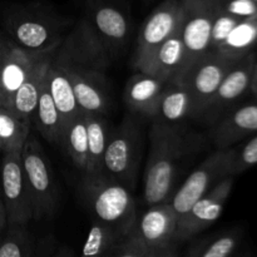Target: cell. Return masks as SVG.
<instances>
[{"instance_id": "18", "label": "cell", "mask_w": 257, "mask_h": 257, "mask_svg": "<svg viewBox=\"0 0 257 257\" xmlns=\"http://www.w3.org/2000/svg\"><path fill=\"white\" fill-rule=\"evenodd\" d=\"M168 83L162 78L138 70L125 85L124 100L128 108L148 118H156L161 98Z\"/></svg>"}, {"instance_id": "1", "label": "cell", "mask_w": 257, "mask_h": 257, "mask_svg": "<svg viewBox=\"0 0 257 257\" xmlns=\"http://www.w3.org/2000/svg\"><path fill=\"white\" fill-rule=\"evenodd\" d=\"M188 150L190 141L180 125L155 118L143 186V198L148 206L168 200L178 162Z\"/></svg>"}, {"instance_id": "28", "label": "cell", "mask_w": 257, "mask_h": 257, "mask_svg": "<svg viewBox=\"0 0 257 257\" xmlns=\"http://www.w3.org/2000/svg\"><path fill=\"white\" fill-rule=\"evenodd\" d=\"M32 125L25 123L8 108L0 105V147L2 152L19 151L27 141Z\"/></svg>"}, {"instance_id": "2", "label": "cell", "mask_w": 257, "mask_h": 257, "mask_svg": "<svg viewBox=\"0 0 257 257\" xmlns=\"http://www.w3.org/2000/svg\"><path fill=\"white\" fill-rule=\"evenodd\" d=\"M83 196L95 221L127 235L137 222L133 196L127 186L104 175H84Z\"/></svg>"}, {"instance_id": "4", "label": "cell", "mask_w": 257, "mask_h": 257, "mask_svg": "<svg viewBox=\"0 0 257 257\" xmlns=\"http://www.w3.org/2000/svg\"><path fill=\"white\" fill-rule=\"evenodd\" d=\"M22 162L32 196L33 220L52 218L59 201L58 186L44 150L30 133L22 148Z\"/></svg>"}, {"instance_id": "8", "label": "cell", "mask_w": 257, "mask_h": 257, "mask_svg": "<svg viewBox=\"0 0 257 257\" xmlns=\"http://www.w3.org/2000/svg\"><path fill=\"white\" fill-rule=\"evenodd\" d=\"M232 157L233 147L216 150L188 176L170 202L178 220L183 217L193 203L208 192L216 183L227 176H232Z\"/></svg>"}, {"instance_id": "12", "label": "cell", "mask_w": 257, "mask_h": 257, "mask_svg": "<svg viewBox=\"0 0 257 257\" xmlns=\"http://www.w3.org/2000/svg\"><path fill=\"white\" fill-rule=\"evenodd\" d=\"M182 22L181 0H165L146 19L138 35L133 67L141 70Z\"/></svg>"}, {"instance_id": "23", "label": "cell", "mask_w": 257, "mask_h": 257, "mask_svg": "<svg viewBox=\"0 0 257 257\" xmlns=\"http://www.w3.org/2000/svg\"><path fill=\"white\" fill-rule=\"evenodd\" d=\"M84 118L88 132L87 168L84 175H102L103 158L110 136L109 128L105 122L104 114L84 112Z\"/></svg>"}, {"instance_id": "19", "label": "cell", "mask_w": 257, "mask_h": 257, "mask_svg": "<svg viewBox=\"0 0 257 257\" xmlns=\"http://www.w3.org/2000/svg\"><path fill=\"white\" fill-rule=\"evenodd\" d=\"M185 60V45L182 39V22L180 27L160 45L140 72L176 82L182 70Z\"/></svg>"}, {"instance_id": "11", "label": "cell", "mask_w": 257, "mask_h": 257, "mask_svg": "<svg viewBox=\"0 0 257 257\" xmlns=\"http://www.w3.org/2000/svg\"><path fill=\"white\" fill-rule=\"evenodd\" d=\"M177 215L167 201L148 206V210L137 218L136 230L146 245L150 257L177 255L178 243L175 240Z\"/></svg>"}, {"instance_id": "17", "label": "cell", "mask_w": 257, "mask_h": 257, "mask_svg": "<svg viewBox=\"0 0 257 257\" xmlns=\"http://www.w3.org/2000/svg\"><path fill=\"white\" fill-rule=\"evenodd\" d=\"M257 133V102L247 103L226 113L212 131L217 150L233 147Z\"/></svg>"}, {"instance_id": "31", "label": "cell", "mask_w": 257, "mask_h": 257, "mask_svg": "<svg viewBox=\"0 0 257 257\" xmlns=\"http://www.w3.org/2000/svg\"><path fill=\"white\" fill-rule=\"evenodd\" d=\"M237 233L225 232L196 240L186 255L190 257H228L233 255L238 246Z\"/></svg>"}, {"instance_id": "22", "label": "cell", "mask_w": 257, "mask_h": 257, "mask_svg": "<svg viewBox=\"0 0 257 257\" xmlns=\"http://www.w3.org/2000/svg\"><path fill=\"white\" fill-rule=\"evenodd\" d=\"M45 83L54 100L55 107L62 117L63 125L82 112L69 77L65 70L53 60V57L45 73Z\"/></svg>"}, {"instance_id": "35", "label": "cell", "mask_w": 257, "mask_h": 257, "mask_svg": "<svg viewBox=\"0 0 257 257\" xmlns=\"http://www.w3.org/2000/svg\"><path fill=\"white\" fill-rule=\"evenodd\" d=\"M5 45H7V40H4L2 37H0V62H2V59H3V54H4Z\"/></svg>"}, {"instance_id": "36", "label": "cell", "mask_w": 257, "mask_h": 257, "mask_svg": "<svg viewBox=\"0 0 257 257\" xmlns=\"http://www.w3.org/2000/svg\"><path fill=\"white\" fill-rule=\"evenodd\" d=\"M252 2H253V3H255V4L257 5V0H252Z\"/></svg>"}, {"instance_id": "34", "label": "cell", "mask_w": 257, "mask_h": 257, "mask_svg": "<svg viewBox=\"0 0 257 257\" xmlns=\"http://www.w3.org/2000/svg\"><path fill=\"white\" fill-rule=\"evenodd\" d=\"M251 92L257 97V60L255 63V68H253L252 80H251Z\"/></svg>"}, {"instance_id": "32", "label": "cell", "mask_w": 257, "mask_h": 257, "mask_svg": "<svg viewBox=\"0 0 257 257\" xmlns=\"http://www.w3.org/2000/svg\"><path fill=\"white\" fill-rule=\"evenodd\" d=\"M257 165V133L251 136L245 145L241 147H233L232 166L231 173L232 176H237Z\"/></svg>"}, {"instance_id": "24", "label": "cell", "mask_w": 257, "mask_h": 257, "mask_svg": "<svg viewBox=\"0 0 257 257\" xmlns=\"http://www.w3.org/2000/svg\"><path fill=\"white\" fill-rule=\"evenodd\" d=\"M193 115V97L190 88L183 82H170L163 92L158 108V119L178 124L181 120Z\"/></svg>"}, {"instance_id": "21", "label": "cell", "mask_w": 257, "mask_h": 257, "mask_svg": "<svg viewBox=\"0 0 257 257\" xmlns=\"http://www.w3.org/2000/svg\"><path fill=\"white\" fill-rule=\"evenodd\" d=\"M64 70L72 82L75 98H77L80 109L87 113L104 114L109 107L107 79L104 77H98V75L84 74V73L67 69Z\"/></svg>"}, {"instance_id": "37", "label": "cell", "mask_w": 257, "mask_h": 257, "mask_svg": "<svg viewBox=\"0 0 257 257\" xmlns=\"http://www.w3.org/2000/svg\"><path fill=\"white\" fill-rule=\"evenodd\" d=\"M0 152H2V147H0Z\"/></svg>"}, {"instance_id": "20", "label": "cell", "mask_w": 257, "mask_h": 257, "mask_svg": "<svg viewBox=\"0 0 257 257\" xmlns=\"http://www.w3.org/2000/svg\"><path fill=\"white\" fill-rule=\"evenodd\" d=\"M54 52L45 54L42 59L35 64L30 74L24 80L19 89L15 92L12 102L8 109L12 110L17 117L24 120L25 123L32 125L33 117H34L35 109H37L38 99H39L40 89H42L43 82L45 78V72L52 60Z\"/></svg>"}, {"instance_id": "33", "label": "cell", "mask_w": 257, "mask_h": 257, "mask_svg": "<svg viewBox=\"0 0 257 257\" xmlns=\"http://www.w3.org/2000/svg\"><path fill=\"white\" fill-rule=\"evenodd\" d=\"M8 220H7V211H5L4 201H3L2 196V188H0V233L4 231V228L7 227Z\"/></svg>"}, {"instance_id": "14", "label": "cell", "mask_w": 257, "mask_h": 257, "mask_svg": "<svg viewBox=\"0 0 257 257\" xmlns=\"http://www.w3.org/2000/svg\"><path fill=\"white\" fill-rule=\"evenodd\" d=\"M87 20L110 54H115L123 48L130 24L127 15L119 7L105 0H94L89 8Z\"/></svg>"}, {"instance_id": "15", "label": "cell", "mask_w": 257, "mask_h": 257, "mask_svg": "<svg viewBox=\"0 0 257 257\" xmlns=\"http://www.w3.org/2000/svg\"><path fill=\"white\" fill-rule=\"evenodd\" d=\"M49 53L34 54L22 49L10 40L5 45L0 62V105L9 108L15 92L24 83L38 62Z\"/></svg>"}, {"instance_id": "29", "label": "cell", "mask_w": 257, "mask_h": 257, "mask_svg": "<svg viewBox=\"0 0 257 257\" xmlns=\"http://www.w3.org/2000/svg\"><path fill=\"white\" fill-rule=\"evenodd\" d=\"M34 248L32 233L23 223H8L0 233V257H30Z\"/></svg>"}, {"instance_id": "25", "label": "cell", "mask_w": 257, "mask_h": 257, "mask_svg": "<svg viewBox=\"0 0 257 257\" xmlns=\"http://www.w3.org/2000/svg\"><path fill=\"white\" fill-rule=\"evenodd\" d=\"M256 44L257 13L237 23L215 52L233 60H240L248 53L253 52Z\"/></svg>"}, {"instance_id": "5", "label": "cell", "mask_w": 257, "mask_h": 257, "mask_svg": "<svg viewBox=\"0 0 257 257\" xmlns=\"http://www.w3.org/2000/svg\"><path fill=\"white\" fill-rule=\"evenodd\" d=\"M54 17L30 8H14L5 17L12 42L34 54L53 53L62 42L60 27Z\"/></svg>"}, {"instance_id": "16", "label": "cell", "mask_w": 257, "mask_h": 257, "mask_svg": "<svg viewBox=\"0 0 257 257\" xmlns=\"http://www.w3.org/2000/svg\"><path fill=\"white\" fill-rule=\"evenodd\" d=\"M256 60L255 53L251 52L230 68L223 77L217 92L213 95L212 102L205 114L217 118V115L226 112L247 90H251V80Z\"/></svg>"}, {"instance_id": "13", "label": "cell", "mask_w": 257, "mask_h": 257, "mask_svg": "<svg viewBox=\"0 0 257 257\" xmlns=\"http://www.w3.org/2000/svg\"><path fill=\"white\" fill-rule=\"evenodd\" d=\"M235 176H227L216 183L208 192L198 198L192 207L177 222L175 240L185 242L210 227L220 218L233 187Z\"/></svg>"}, {"instance_id": "30", "label": "cell", "mask_w": 257, "mask_h": 257, "mask_svg": "<svg viewBox=\"0 0 257 257\" xmlns=\"http://www.w3.org/2000/svg\"><path fill=\"white\" fill-rule=\"evenodd\" d=\"M123 237L124 235L117 228L93 220L82 253L84 256H110L114 246Z\"/></svg>"}, {"instance_id": "3", "label": "cell", "mask_w": 257, "mask_h": 257, "mask_svg": "<svg viewBox=\"0 0 257 257\" xmlns=\"http://www.w3.org/2000/svg\"><path fill=\"white\" fill-rule=\"evenodd\" d=\"M110 57L109 50L85 18L60 42L53 54V60L67 70L105 78Z\"/></svg>"}, {"instance_id": "27", "label": "cell", "mask_w": 257, "mask_h": 257, "mask_svg": "<svg viewBox=\"0 0 257 257\" xmlns=\"http://www.w3.org/2000/svg\"><path fill=\"white\" fill-rule=\"evenodd\" d=\"M60 146L65 148L75 167L82 172H85L88 153V132L83 110L77 117H74L72 120L63 125Z\"/></svg>"}, {"instance_id": "10", "label": "cell", "mask_w": 257, "mask_h": 257, "mask_svg": "<svg viewBox=\"0 0 257 257\" xmlns=\"http://www.w3.org/2000/svg\"><path fill=\"white\" fill-rule=\"evenodd\" d=\"M237 60L217 52H208L192 65L180 82L186 83L193 97V115L205 114L226 73Z\"/></svg>"}, {"instance_id": "26", "label": "cell", "mask_w": 257, "mask_h": 257, "mask_svg": "<svg viewBox=\"0 0 257 257\" xmlns=\"http://www.w3.org/2000/svg\"><path fill=\"white\" fill-rule=\"evenodd\" d=\"M47 73V72H45ZM33 123L35 124L40 135L53 145H59L62 141L63 120L54 104L52 95L48 90L47 83L43 82L40 89L39 99H38L37 109H35Z\"/></svg>"}, {"instance_id": "6", "label": "cell", "mask_w": 257, "mask_h": 257, "mask_svg": "<svg viewBox=\"0 0 257 257\" xmlns=\"http://www.w3.org/2000/svg\"><path fill=\"white\" fill-rule=\"evenodd\" d=\"M182 5V39L185 60L176 82L205 57L211 48V33L218 0H181Z\"/></svg>"}, {"instance_id": "9", "label": "cell", "mask_w": 257, "mask_h": 257, "mask_svg": "<svg viewBox=\"0 0 257 257\" xmlns=\"http://www.w3.org/2000/svg\"><path fill=\"white\" fill-rule=\"evenodd\" d=\"M0 188L8 223L27 225L33 220L32 196L19 151L4 152L0 163Z\"/></svg>"}, {"instance_id": "7", "label": "cell", "mask_w": 257, "mask_h": 257, "mask_svg": "<svg viewBox=\"0 0 257 257\" xmlns=\"http://www.w3.org/2000/svg\"><path fill=\"white\" fill-rule=\"evenodd\" d=\"M141 155V132L135 120L124 118L110 133L103 158L102 175L118 181L128 188L136 183Z\"/></svg>"}]
</instances>
